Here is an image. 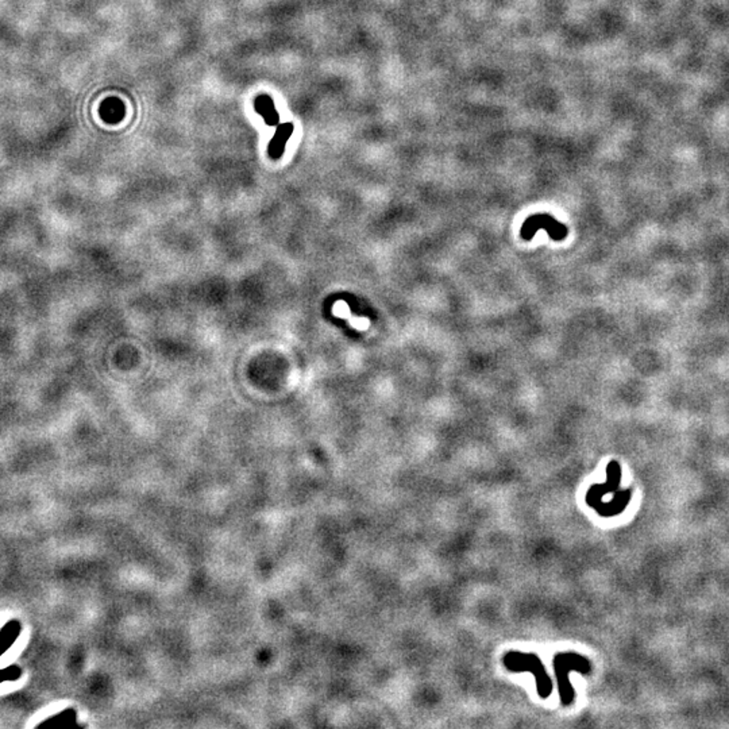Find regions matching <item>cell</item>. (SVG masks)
Instances as JSON below:
<instances>
[{
    "mask_svg": "<svg viewBox=\"0 0 729 729\" xmlns=\"http://www.w3.org/2000/svg\"><path fill=\"white\" fill-rule=\"evenodd\" d=\"M503 663H504L505 669L510 672L528 671V672L534 674L535 682H536V691L541 700H546L551 696L554 684L544 669L541 659L535 653L510 651L503 658Z\"/></svg>",
    "mask_w": 729,
    "mask_h": 729,
    "instance_id": "cell-1",
    "label": "cell"
},
{
    "mask_svg": "<svg viewBox=\"0 0 729 729\" xmlns=\"http://www.w3.org/2000/svg\"><path fill=\"white\" fill-rule=\"evenodd\" d=\"M553 666L561 702L563 706H570L575 701V691L570 684V671L589 674L592 671V663L586 656L580 655L577 653H559L554 656Z\"/></svg>",
    "mask_w": 729,
    "mask_h": 729,
    "instance_id": "cell-2",
    "label": "cell"
},
{
    "mask_svg": "<svg viewBox=\"0 0 729 729\" xmlns=\"http://www.w3.org/2000/svg\"><path fill=\"white\" fill-rule=\"evenodd\" d=\"M607 481L604 483L592 485L586 493V504L595 510L598 503L602 501V497L614 493L620 488L621 481V466L617 461H611L607 466Z\"/></svg>",
    "mask_w": 729,
    "mask_h": 729,
    "instance_id": "cell-3",
    "label": "cell"
},
{
    "mask_svg": "<svg viewBox=\"0 0 729 729\" xmlns=\"http://www.w3.org/2000/svg\"><path fill=\"white\" fill-rule=\"evenodd\" d=\"M539 229H546L554 241H562L568 235V229L553 217L535 215L525 220L524 226L522 227V238L525 241L532 239Z\"/></svg>",
    "mask_w": 729,
    "mask_h": 729,
    "instance_id": "cell-4",
    "label": "cell"
},
{
    "mask_svg": "<svg viewBox=\"0 0 729 729\" xmlns=\"http://www.w3.org/2000/svg\"><path fill=\"white\" fill-rule=\"evenodd\" d=\"M631 497H632V489H623V490L617 489L614 492V496H613L612 500L609 503H602L601 501L595 507V510L602 517L619 516L629 505Z\"/></svg>",
    "mask_w": 729,
    "mask_h": 729,
    "instance_id": "cell-5",
    "label": "cell"
},
{
    "mask_svg": "<svg viewBox=\"0 0 729 729\" xmlns=\"http://www.w3.org/2000/svg\"><path fill=\"white\" fill-rule=\"evenodd\" d=\"M293 130H294V126L291 122L278 125L277 130L275 132L272 141L269 142V156L273 160H278L282 157V154L285 151V145L289 141Z\"/></svg>",
    "mask_w": 729,
    "mask_h": 729,
    "instance_id": "cell-6",
    "label": "cell"
},
{
    "mask_svg": "<svg viewBox=\"0 0 729 729\" xmlns=\"http://www.w3.org/2000/svg\"><path fill=\"white\" fill-rule=\"evenodd\" d=\"M254 108L257 111V114H260L263 117L265 123L270 127L273 126H277L280 123V117H278L277 111H276V107H275V103L273 99L269 96V95H260L256 98L254 101Z\"/></svg>",
    "mask_w": 729,
    "mask_h": 729,
    "instance_id": "cell-7",
    "label": "cell"
},
{
    "mask_svg": "<svg viewBox=\"0 0 729 729\" xmlns=\"http://www.w3.org/2000/svg\"><path fill=\"white\" fill-rule=\"evenodd\" d=\"M101 115L107 123H117L125 117V105L115 98L103 103Z\"/></svg>",
    "mask_w": 729,
    "mask_h": 729,
    "instance_id": "cell-8",
    "label": "cell"
}]
</instances>
